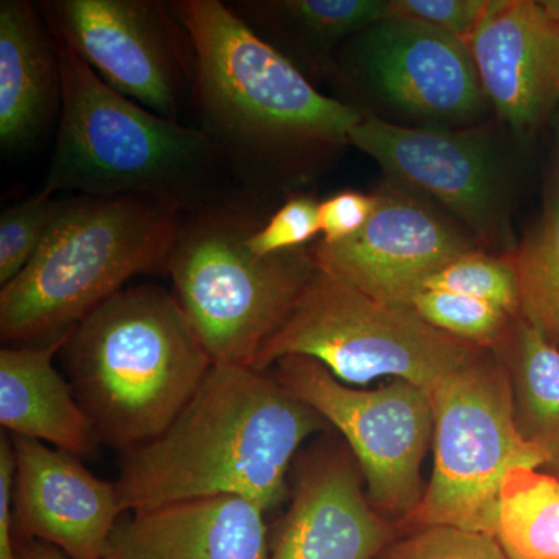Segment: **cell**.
I'll use <instances>...</instances> for the list:
<instances>
[{
    "label": "cell",
    "mask_w": 559,
    "mask_h": 559,
    "mask_svg": "<svg viewBox=\"0 0 559 559\" xmlns=\"http://www.w3.org/2000/svg\"><path fill=\"white\" fill-rule=\"evenodd\" d=\"M329 428L274 371L213 364L160 436L121 452V506L235 496L270 511L286 498L304 441Z\"/></svg>",
    "instance_id": "7a4b0ae2"
},
{
    "label": "cell",
    "mask_w": 559,
    "mask_h": 559,
    "mask_svg": "<svg viewBox=\"0 0 559 559\" xmlns=\"http://www.w3.org/2000/svg\"><path fill=\"white\" fill-rule=\"evenodd\" d=\"M319 204L307 194L289 197L250 234L249 249L260 257L304 249L320 234Z\"/></svg>",
    "instance_id": "83f0119b"
},
{
    "label": "cell",
    "mask_w": 559,
    "mask_h": 559,
    "mask_svg": "<svg viewBox=\"0 0 559 559\" xmlns=\"http://www.w3.org/2000/svg\"><path fill=\"white\" fill-rule=\"evenodd\" d=\"M503 345L518 429L559 476V349L520 319Z\"/></svg>",
    "instance_id": "44dd1931"
},
{
    "label": "cell",
    "mask_w": 559,
    "mask_h": 559,
    "mask_svg": "<svg viewBox=\"0 0 559 559\" xmlns=\"http://www.w3.org/2000/svg\"><path fill=\"white\" fill-rule=\"evenodd\" d=\"M473 249L417 201L378 194L377 209L358 235L337 245L319 241L311 252L319 270L371 299L409 307L430 275Z\"/></svg>",
    "instance_id": "7c38bea8"
},
{
    "label": "cell",
    "mask_w": 559,
    "mask_h": 559,
    "mask_svg": "<svg viewBox=\"0 0 559 559\" xmlns=\"http://www.w3.org/2000/svg\"><path fill=\"white\" fill-rule=\"evenodd\" d=\"M61 109L57 39L38 7L0 2V145L28 148Z\"/></svg>",
    "instance_id": "ac0fdd59"
},
{
    "label": "cell",
    "mask_w": 559,
    "mask_h": 559,
    "mask_svg": "<svg viewBox=\"0 0 559 559\" xmlns=\"http://www.w3.org/2000/svg\"><path fill=\"white\" fill-rule=\"evenodd\" d=\"M10 439L14 536L43 540L69 559L105 558L110 535L124 514L117 481L100 479L75 455L43 441Z\"/></svg>",
    "instance_id": "4fadbf2b"
},
{
    "label": "cell",
    "mask_w": 559,
    "mask_h": 559,
    "mask_svg": "<svg viewBox=\"0 0 559 559\" xmlns=\"http://www.w3.org/2000/svg\"><path fill=\"white\" fill-rule=\"evenodd\" d=\"M409 307L436 329L484 348L503 345L513 329L509 312L463 294L423 289Z\"/></svg>",
    "instance_id": "cb8c5ba5"
},
{
    "label": "cell",
    "mask_w": 559,
    "mask_h": 559,
    "mask_svg": "<svg viewBox=\"0 0 559 559\" xmlns=\"http://www.w3.org/2000/svg\"><path fill=\"white\" fill-rule=\"evenodd\" d=\"M39 10L51 33L110 90L179 121L191 98L194 46L173 2L51 0Z\"/></svg>",
    "instance_id": "30bf717a"
},
{
    "label": "cell",
    "mask_w": 559,
    "mask_h": 559,
    "mask_svg": "<svg viewBox=\"0 0 559 559\" xmlns=\"http://www.w3.org/2000/svg\"><path fill=\"white\" fill-rule=\"evenodd\" d=\"M229 7L274 49L288 43L318 61L389 17L385 0H237Z\"/></svg>",
    "instance_id": "ffe728a7"
},
{
    "label": "cell",
    "mask_w": 559,
    "mask_h": 559,
    "mask_svg": "<svg viewBox=\"0 0 559 559\" xmlns=\"http://www.w3.org/2000/svg\"><path fill=\"white\" fill-rule=\"evenodd\" d=\"M14 451L9 433L0 437V559H17L13 528Z\"/></svg>",
    "instance_id": "4dcf8cb0"
},
{
    "label": "cell",
    "mask_w": 559,
    "mask_h": 559,
    "mask_svg": "<svg viewBox=\"0 0 559 559\" xmlns=\"http://www.w3.org/2000/svg\"><path fill=\"white\" fill-rule=\"evenodd\" d=\"M264 221L246 197L180 219L167 274L213 364L253 369L316 270L311 249L253 253L248 240Z\"/></svg>",
    "instance_id": "8992f818"
},
{
    "label": "cell",
    "mask_w": 559,
    "mask_h": 559,
    "mask_svg": "<svg viewBox=\"0 0 559 559\" xmlns=\"http://www.w3.org/2000/svg\"><path fill=\"white\" fill-rule=\"evenodd\" d=\"M463 294L485 300L518 319V290L510 257L468 250L426 280L425 288Z\"/></svg>",
    "instance_id": "d4e9b609"
},
{
    "label": "cell",
    "mask_w": 559,
    "mask_h": 559,
    "mask_svg": "<svg viewBox=\"0 0 559 559\" xmlns=\"http://www.w3.org/2000/svg\"><path fill=\"white\" fill-rule=\"evenodd\" d=\"M17 559H69L60 549L36 539L16 538Z\"/></svg>",
    "instance_id": "1f68e13d"
},
{
    "label": "cell",
    "mask_w": 559,
    "mask_h": 559,
    "mask_svg": "<svg viewBox=\"0 0 559 559\" xmlns=\"http://www.w3.org/2000/svg\"><path fill=\"white\" fill-rule=\"evenodd\" d=\"M293 468V500L270 559H380L395 530L364 491L352 451L325 444Z\"/></svg>",
    "instance_id": "9a60e30c"
},
{
    "label": "cell",
    "mask_w": 559,
    "mask_h": 559,
    "mask_svg": "<svg viewBox=\"0 0 559 559\" xmlns=\"http://www.w3.org/2000/svg\"><path fill=\"white\" fill-rule=\"evenodd\" d=\"M61 201L39 191L0 215V285H9L38 253Z\"/></svg>",
    "instance_id": "484cf974"
},
{
    "label": "cell",
    "mask_w": 559,
    "mask_h": 559,
    "mask_svg": "<svg viewBox=\"0 0 559 559\" xmlns=\"http://www.w3.org/2000/svg\"><path fill=\"white\" fill-rule=\"evenodd\" d=\"M352 66L415 116L468 119L488 100L468 44L419 22L389 17L360 33Z\"/></svg>",
    "instance_id": "5bb4252c"
},
{
    "label": "cell",
    "mask_w": 559,
    "mask_h": 559,
    "mask_svg": "<svg viewBox=\"0 0 559 559\" xmlns=\"http://www.w3.org/2000/svg\"><path fill=\"white\" fill-rule=\"evenodd\" d=\"M491 2L492 0H389V17L419 22L468 44L488 13Z\"/></svg>",
    "instance_id": "f1b7e54d"
},
{
    "label": "cell",
    "mask_w": 559,
    "mask_h": 559,
    "mask_svg": "<svg viewBox=\"0 0 559 559\" xmlns=\"http://www.w3.org/2000/svg\"><path fill=\"white\" fill-rule=\"evenodd\" d=\"M518 319L559 349V183L513 255Z\"/></svg>",
    "instance_id": "603a6c76"
},
{
    "label": "cell",
    "mask_w": 559,
    "mask_h": 559,
    "mask_svg": "<svg viewBox=\"0 0 559 559\" xmlns=\"http://www.w3.org/2000/svg\"><path fill=\"white\" fill-rule=\"evenodd\" d=\"M194 46L190 103L235 187L259 202L305 164L347 145L364 114L320 94L219 0H173Z\"/></svg>",
    "instance_id": "6da1fadb"
},
{
    "label": "cell",
    "mask_w": 559,
    "mask_h": 559,
    "mask_svg": "<svg viewBox=\"0 0 559 559\" xmlns=\"http://www.w3.org/2000/svg\"><path fill=\"white\" fill-rule=\"evenodd\" d=\"M378 205V194L344 190L319 204L320 234L325 245H337L358 235Z\"/></svg>",
    "instance_id": "f546056e"
},
{
    "label": "cell",
    "mask_w": 559,
    "mask_h": 559,
    "mask_svg": "<svg viewBox=\"0 0 559 559\" xmlns=\"http://www.w3.org/2000/svg\"><path fill=\"white\" fill-rule=\"evenodd\" d=\"M489 348L451 336L411 307L371 299L316 266L288 318L260 349L253 369L307 356L348 385L406 380L428 390Z\"/></svg>",
    "instance_id": "52a82bcc"
},
{
    "label": "cell",
    "mask_w": 559,
    "mask_h": 559,
    "mask_svg": "<svg viewBox=\"0 0 559 559\" xmlns=\"http://www.w3.org/2000/svg\"><path fill=\"white\" fill-rule=\"evenodd\" d=\"M68 336L36 345L0 349V423L10 436L27 437L75 457L102 443L70 382L53 359Z\"/></svg>",
    "instance_id": "d6986e66"
},
{
    "label": "cell",
    "mask_w": 559,
    "mask_h": 559,
    "mask_svg": "<svg viewBox=\"0 0 559 559\" xmlns=\"http://www.w3.org/2000/svg\"><path fill=\"white\" fill-rule=\"evenodd\" d=\"M274 374L347 440L374 509L409 520L425 495L421 466L433 439L428 390L406 380L355 389L307 356L280 359Z\"/></svg>",
    "instance_id": "9c48e42d"
},
{
    "label": "cell",
    "mask_w": 559,
    "mask_h": 559,
    "mask_svg": "<svg viewBox=\"0 0 559 559\" xmlns=\"http://www.w3.org/2000/svg\"><path fill=\"white\" fill-rule=\"evenodd\" d=\"M348 143L399 182L441 202L481 240L492 242L506 234L502 176L477 132L401 127L364 114Z\"/></svg>",
    "instance_id": "8fae6325"
},
{
    "label": "cell",
    "mask_w": 559,
    "mask_h": 559,
    "mask_svg": "<svg viewBox=\"0 0 559 559\" xmlns=\"http://www.w3.org/2000/svg\"><path fill=\"white\" fill-rule=\"evenodd\" d=\"M485 95L516 132L559 106V0H492L468 43Z\"/></svg>",
    "instance_id": "2e32d148"
},
{
    "label": "cell",
    "mask_w": 559,
    "mask_h": 559,
    "mask_svg": "<svg viewBox=\"0 0 559 559\" xmlns=\"http://www.w3.org/2000/svg\"><path fill=\"white\" fill-rule=\"evenodd\" d=\"M61 355L98 439L120 454L160 436L213 367L175 294L153 285L103 301Z\"/></svg>",
    "instance_id": "277c9868"
},
{
    "label": "cell",
    "mask_w": 559,
    "mask_h": 559,
    "mask_svg": "<svg viewBox=\"0 0 559 559\" xmlns=\"http://www.w3.org/2000/svg\"><path fill=\"white\" fill-rule=\"evenodd\" d=\"M180 219L146 198L61 201L38 253L0 290L3 344L60 340L128 280L167 274Z\"/></svg>",
    "instance_id": "5b68a950"
},
{
    "label": "cell",
    "mask_w": 559,
    "mask_h": 559,
    "mask_svg": "<svg viewBox=\"0 0 559 559\" xmlns=\"http://www.w3.org/2000/svg\"><path fill=\"white\" fill-rule=\"evenodd\" d=\"M267 511L215 496L124 513L103 559H270Z\"/></svg>",
    "instance_id": "e0dca14e"
},
{
    "label": "cell",
    "mask_w": 559,
    "mask_h": 559,
    "mask_svg": "<svg viewBox=\"0 0 559 559\" xmlns=\"http://www.w3.org/2000/svg\"><path fill=\"white\" fill-rule=\"evenodd\" d=\"M492 536L509 559H559V477L535 468L511 471Z\"/></svg>",
    "instance_id": "7402d4cb"
},
{
    "label": "cell",
    "mask_w": 559,
    "mask_h": 559,
    "mask_svg": "<svg viewBox=\"0 0 559 559\" xmlns=\"http://www.w3.org/2000/svg\"><path fill=\"white\" fill-rule=\"evenodd\" d=\"M559 477V476H558Z\"/></svg>",
    "instance_id": "d6a6232c"
},
{
    "label": "cell",
    "mask_w": 559,
    "mask_h": 559,
    "mask_svg": "<svg viewBox=\"0 0 559 559\" xmlns=\"http://www.w3.org/2000/svg\"><path fill=\"white\" fill-rule=\"evenodd\" d=\"M429 396L433 471L409 521L492 536L507 476L547 466L518 429L509 370L489 352L437 382Z\"/></svg>",
    "instance_id": "ba28073f"
},
{
    "label": "cell",
    "mask_w": 559,
    "mask_h": 559,
    "mask_svg": "<svg viewBox=\"0 0 559 559\" xmlns=\"http://www.w3.org/2000/svg\"><path fill=\"white\" fill-rule=\"evenodd\" d=\"M55 39L61 109L40 191L146 198L182 215L242 197L219 151L198 128L164 119L110 90L68 44Z\"/></svg>",
    "instance_id": "3957f363"
},
{
    "label": "cell",
    "mask_w": 559,
    "mask_h": 559,
    "mask_svg": "<svg viewBox=\"0 0 559 559\" xmlns=\"http://www.w3.org/2000/svg\"><path fill=\"white\" fill-rule=\"evenodd\" d=\"M382 555L384 559H509L492 536L447 525L419 527L390 544Z\"/></svg>",
    "instance_id": "4316f807"
}]
</instances>
